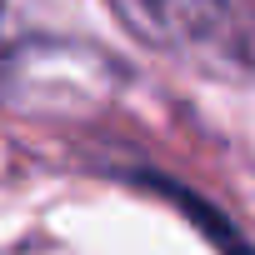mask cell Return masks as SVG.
Returning <instances> with one entry per match:
<instances>
[{"instance_id":"cell-1","label":"cell","mask_w":255,"mask_h":255,"mask_svg":"<svg viewBox=\"0 0 255 255\" xmlns=\"http://www.w3.org/2000/svg\"><path fill=\"white\" fill-rule=\"evenodd\" d=\"M110 15L150 50H205L230 35V0H105Z\"/></svg>"},{"instance_id":"cell-2","label":"cell","mask_w":255,"mask_h":255,"mask_svg":"<svg viewBox=\"0 0 255 255\" xmlns=\"http://www.w3.org/2000/svg\"><path fill=\"white\" fill-rule=\"evenodd\" d=\"M170 195H175V200L185 205V215H195V220H200V225L210 230V240H215V245H220L225 255H255V250H250V245H245V240H240V235H235V230H230V225H225L220 215H210V210H205V205H200V200H195L190 190H175V185H170Z\"/></svg>"}]
</instances>
